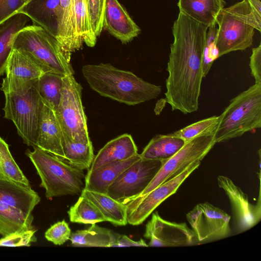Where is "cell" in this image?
Segmentation results:
<instances>
[{"instance_id": "cell-1", "label": "cell", "mask_w": 261, "mask_h": 261, "mask_svg": "<svg viewBox=\"0 0 261 261\" xmlns=\"http://www.w3.org/2000/svg\"><path fill=\"white\" fill-rule=\"evenodd\" d=\"M208 27L180 12L172 31L166 80L165 102L172 111L187 114L199 109L203 77V51Z\"/></svg>"}, {"instance_id": "cell-2", "label": "cell", "mask_w": 261, "mask_h": 261, "mask_svg": "<svg viewBox=\"0 0 261 261\" xmlns=\"http://www.w3.org/2000/svg\"><path fill=\"white\" fill-rule=\"evenodd\" d=\"M89 86L100 95L127 105H136L156 98L161 86L148 83L133 72L110 63L86 65L82 69Z\"/></svg>"}, {"instance_id": "cell-3", "label": "cell", "mask_w": 261, "mask_h": 261, "mask_svg": "<svg viewBox=\"0 0 261 261\" xmlns=\"http://www.w3.org/2000/svg\"><path fill=\"white\" fill-rule=\"evenodd\" d=\"M216 23L218 25L216 45L219 58L252 46L254 30L260 32L261 15L254 10L248 0H243L223 8Z\"/></svg>"}, {"instance_id": "cell-4", "label": "cell", "mask_w": 261, "mask_h": 261, "mask_svg": "<svg viewBox=\"0 0 261 261\" xmlns=\"http://www.w3.org/2000/svg\"><path fill=\"white\" fill-rule=\"evenodd\" d=\"M25 153L34 165L41 179L40 187L45 190V197L75 195L84 189L83 170L35 146Z\"/></svg>"}, {"instance_id": "cell-5", "label": "cell", "mask_w": 261, "mask_h": 261, "mask_svg": "<svg viewBox=\"0 0 261 261\" xmlns=\"http://www.w3.org/2000/svg\"><path fill=\"white\" fill-rule=\"evenodd\" d=\"M216 143L239 137L261 127V84H255L232 98L219 116Z\"/></svg>"}, {"instance_id": "cell-6", "label": "cell", "mask_w": 261, "mask_h": 261, "mask_svg": "<svg viewBox=\"0 0 261 261\" xmlns=\"http://www.w3.org/2000/svg\"><path fill=\"white\" fill-rule=\"evenodd\" d=\"M24 52L44 72L64 75L74 71L56 38L41 27L26 25L15 35L13 49Z\"/></svg>"}, {"instance_id": "cell-7", "label": "cell", "mask_w": 261, "mask_h": 261, "mask_svg": "<svg viewBox=\"0 0 261 261\" xmlns=\"http://www.w3.org/2000/svg\"><path fill=\"white\" fill-rule=\"evenodd\" d=\"M82 87L73 75H64L61 97L55 112L62 136L69 141L89 144L87 118L82 101Z\"/></svg>"}, {"instance_id": "cell-8", "label": "cell", "mask_w": 261, "mask_h": 261, "mask_svg": "<svg viewBox=\"0 0 261 261\" xmlns=\"http://www.w3.org/2000/svg\"><path fill=\"white\" fill-rule=\"evenodd\" d=\"M36 85L24 94L5 93L3 108L4 117L13 121L24 143L33 147L36 146L41 105Z\"/></svg>"}, {"instance_id": "cell-9", "label": "cell", "mask_w": 261, "mask_h": 261, "mask_svg": "<svg viewBox=\"0 0 261 261\" xmlns=\"http://www.w3.org/2000/svg\"><path fill=\"white\" fill-rule=\"evenodd\" d=\"M165 162L140 156L116 178L109 187L107 194L126 204L141 194Z\"/></svg>"}, {"instance_id": "cell-10", "label": "cell", "mask_w": 261, "mask_h": 261, "mask_svg": "<svg viewBox=\"0 0 261 261\" xmlns=\"http://www.w3.org/2000/svg\"><path fill=\"white\" fill-rule=\"evenodd\" d=\"M216 143L215 133L201 135L186 142L174 155L164 163L154 178L140 196L147 194L178 176L191 164L201 162Z\"/></svg>"}, {"instance_id": "cell-11", "label": "cell", "mask_w": 261, "mask_h": 261, "mask_svg": "<svg viewBox=\"0 0 261 261\" xmlns=\"http://www.w3.org/2000/svg\"><path fill=\"white\" fill-rule=\"evenodd\" d=\"M200 163L196 162L191 164L178 176L125 204L127 223L132 225L141 224L159 205L176 193L182 182L199 166Z\"/></svg>"}, {"instance_id": "cell-12", "label": "cell", "mask_w": 261, "mask_h": 261, "mask_svg": "<svg viewBox=\"0 0 261 261\" xmlns=\"http://www.w3.org/2000/svg\"><path fill=\"white\" fill-rule=\"evenodd\" d=\"M186 218L198 241L222 239L231 233L230 216L209 202L197 204Z\"/></svg>"}, {"instance_id": "cell-13", "label": "cell", "mask_w": 261, "mask_h": 261, "mask_svg": "<svg viewBox=\"0 0 261 261\" xmlns=\"http://www.w3.org/2000/svg\"><path fill=\"white\" fill-rule=\"evenodd\" d=\"M44 72L23 51L13 49L5 69L1 90L5 93H27Z\"/></svg>"}, {"instance_id": "cell-14", "label": "cell", "mask_w": 261, "mask_h": 261, "mask_svg": "<svg viewBox=\"0 0 261 261\" xmlns=\"http://www.w3.org/2000/svg\"><path fill=\"white\" fill-rule=\"evenodd\" d=\"M217 181L229 200L235 232L242 233L257 224L261 218L260 192L257 203L253 205L249 202L247 194L228 177L219 175Z\"/></svg>"}, {"instance_id": "cell-15", "label": "cell", "mask_w": 261, "mask_h": 261, "mask_svg": "<svg viewBox=\"0 0 261 261\" xmlns=\"http://www.w3.org/2000/svg\"><path fill=\"white\" fill-rule=\"evenodd\" d=\"M144 237L149 247H180L193 244L195 235L185 222H170L154 212L145 227Z\"/></svg>"}, {"instance_id": "cell-16", "label": "cell", "mask_w": 261, "mask_h": 261, "mask_svg": "<svg viewBox=\"0 0 261 261\" xmlns=\"http://www.w3.org/2000/svg\"><path fill=\"white\" fill-rule=\"evenodd\" d=\"M103 28L122 43L131 41L141 32L140 28L118 0H106Z\"/></svg>"}, {"instance_id": "cell-17", "label": "cell", "mask_w": 261, "mask_h": 261, "mask_svg": "<svg viewBox=\"0 0 261 261\" xmlns=\"http://www.w3.org/2000/svg\"><path fill=\"white\" fill-rule=\"evenodd\" d=\"M62 135L55 112L41 101L36 146L64 160Z\"/></svg>"}, {"instance_id": "cell-18", "label": "cell", "mask_w": 261, "mask_h": 261, "mask_svg": "<svg viewBox=\"0 0 261 261\" xmlns=\"http://www.w3.org/2000/svg\"><path fill=\"white\" fill-rule=\"evenodd\" d=\"M56 39L65 56L70 61L72 53L81 48L76 37L72 0H60Z\"/></svg>"}, {"instance_id": "cell-19", "label": "cell", "mask_w": 261, "mask_h": 261, "mask_svg": "<svg viewBox=\"0 0 261 261\" xmlns=\"http://www.w3.org/2000/svg\"><path fill=\"white\" fill-rule=\"evenodd\" d=\"M0 200L7 204L31 215L41 198L31 186H24L0 179Z\"/></svg>"}, {"instance_id": "cell-20", "label": "cell", "mask_w": 261, "mask_h": 261, "mask_svg": "<svg viewBox=\"0 0 261 261\" xmlns=\"http://www.w3.org/2000/svg\"><path fill=\"white\" fill-rule=\"evenodd\" d=\"M137 146L128 134H123L108 142L94 156L88 170L115 161L128 160L138 154Z\"/></svg>"}, {"instance_id": "cell-21", "label": "cell", "mask_w": 261, "mask_h": 261, "mask_svg": "<svg viewBox=\"0 0 261 261\" xmlns=\"http://www.w3.org/2000/svg\"><path fill=\"white\" fill-rule=\"evenodd\" d=\"M59 5L60 0H31L18 13L26 15L33 24L41 27L56 38Z\"/></svg>"}, {"instance_id": "cell-22", "label": "cell", "mask_w": 261, "mask_h": 261, "mask_svg": "<svg viewBox=\"0 0 261 261\" xmlns=\"http://www.w3.org/2000/svg\"><path fill=\"white\" fill-rule=\"evenodd\" d=\"M140 158V154L124 161H115L93 170H88L85 177L84 189L98 193H107L110 185L125 169Z\"/></svg>"}, {"instance_id": "cell-23", "label": "cell", "mask_w": 261, "mask_h": 261, "mask_svg": "<svg viewBox=\"0 0 261 261\" xmlns=\"http://www.w3.org/2000/svg\"><path fill=\"white\" fill-rule=\"evenodd\" d=\"M224 0H178L179 12L203 24L216 23L217 16L224 7Z\"/></svg>"}, {"instance_id": "cell-24", "label": "cell", "mask_w": 261, "mask_h": 261, "mask_svg": "<svg viewBox=\"0 0 261 261\" xmlns=\"http://www.w3.org/2000/svg\"><path fill=\"white\" fill-rule=\"evenodd\" d=\"M82 196L94 204L106 219L115 226H124L127 224L126 206L113 199L107 194L83 189Z\"/></svg>"}, {"instance_id": "cell-25", "label": "cell", "mask_w": 261, "mask_h": 261, "mask_svg": "<svg viewBox=\"0 0 261 261\" xmlns=\"http://www.w3.org/2000/svg\"><path fill=\"white\" fill-rule=\"evenodd\" d=\"M29 19L26 15L17 13L0 23V76L5 72L15 35Z\"/></svg>"}, {"instance_id": "cell-26", "label": "cell", "mask_w": 261, "mask_h": 261, "mask_svg": "<svg viewBox=\"0 0 261 261\" xmlns=\"http://www.w3.org/2000/svg\"><path fill=\"white\" fill-rule=\"evenodd\" d=\"M186 142L172 134L157 135L143 149L141 158L166 161L174 155Z\"/></svg>"}, {"instance_id": "cell-27", "label": "cell", "mask_w": 261, "mask_h": 261, "mask_svg": "<svg viewBox=\"0 0 261 261\" xmlns=\"http://www.w3.org/2000/svg\"><path fill=\"white\" fill-rule=\"evenodd\" d=\"M117 234L108 228L93 224L87 229L72 233L69 240L74 247H112Z\"/></svg>"}, {"instance_id": "cell-28", "label": "cell", "mask_w": 261, "mask_h": 261, "mask_svg": "<svg viewBox=\"0 0 261 261\" xmlns=\"http://www.w3.org/2000/svg\"><path fill=\"white\" fill-rule=\"evenodd\" d=\"M34 217L0 200V234L4 237L17 231L34 228Z\"/></svg>"}, {"instance_id": "cell-29", "label": "cell", "mask_w": 261, "mask_h": 261, "mask_svg": "<svg viewBox=\"0 0 261 261\" xmlns=\"http://www.w3.org/2000/svg\"><path fill=\"white\" fill-rule=\"evenodd\" d=\"M64 75L46 72L37 82V89L43 103L55 112L60 101Z\"/></svg>"}, {"instance_id": "cell-30", "label": "cell", "mask_w": 261, "mask_h": 261, "mask_svg": "<svg viewBox=\"0 0 261 261\" xmlns=\"http://www.w3.org/2000/svg\"><path fill=\"white\" fill-rule=\"evenodd\" d=\"M64 161L81 170H89L94 158L92 143L69 141L62 135Z\"/></svg>"}, {"instance_id": "cell-31", "label": "cell", "mask_w": 261, "mask_h": 261, "mask_svg": "<svg viewBox=\"0 0 261 261\" xmlns=\"http://www.w3.org/2000/svg\"><path fill=\"white\" fill-rule=\"evenodd\" d=\"M72 1L77 43L81 47L83 42L89 47H93L96 44L97 37L90 25L85 0Z\"/></svg>"}, {"instance_id": "cell-32", "label": "cell", "mask_w": 261, "mask_h": 261, "mask_svg": "<svg viewBox=\"0 0 261 261\" xmlns=\"http://www.w3.org/2000/svg\"><path fill=\"white\" fill-rule=\"evenodd\" d=\"M0 179L30 186L27 178L14 161L7 143L0 137Z\"/></svg>"}, {"instance_id": "cell-33", "label": "cell", "mask_w": 261, "mask_h": 261, "mask_svg": "<svg viewBox=\"0 0 261 261\" xmlns=\"http://www.w3.org/2000/svg\"><path fill=\"white\" fill-rule=\"evenodd\" d=\"M70 221L84 224H93L107 221L106 218L90 201L81 196L68 211Z\"/></svg>"}, {"instance_id": "cell-34", "label": "cell", "mask_w": 261, "mask_h": 261, "mask_svg": "<svg viewBox=\"0 0 261 261\" xmlns=\"http://www.w3.org/2000/svg\"><path fill=\"white\" fill-rule=\"evenodd\" d=\"M219 120V116H214L191 124L173 133L172 134L180 138L186 142L201 135L214 133Z\"/></svg>"}, {"instance_id": "cell-35", "label": "cell", "mask_w": 261, "mask_h": 261, "mask_svg": "<svg viewBox=\"0 0 261 261\" xmlns=\"http://www.w3.org/2000/svg\"><path fill=\"white\" fill-rule=\"evenodd\" d=\"M216 23L208 27L203 51L202 69L203 77L207 74L215 60L219 58L218 50L216 45L217 32Z\"/></svg>"}, {"instance_id": "cell-36", "label": "cell", "mask_w": 261, "mask_h": 261, "mask_svg": "<svg viewBox=\"0 0 261 261\" xmlns=\"http://www.w3.org/2000/svg\"><path fill=\"white\" fill-rule=\"evenodd\" d=\"M92 30L96 37L103 29L106 0H85Z\"/></svg>"}, {"instance_id": "cell-37", "label": "cell", "mask_w": 261, "mask_h": 261, "mask_svg": "<svg viewBox=\"0 0 261 261\" xmlns=\"http://www.w3.org/2000/svg\"><path fill=\"white\" fill-rule=\"evenodd\" d=\"M34 228L23 230L7 235L0 239V246L18 247L30 246L31 243L36 242Z\"/></svg>"}, {"instance_id": "cell-38", "label": "cell", "mask_w": 261, "mask_h": 261, "mask_svg": "<svg viewBox=\"0 0 261 261\" xmlns=\"http://www.w3.org/2000/svg\"><path fill=\"white\" fill-rule=\"evenodd\" d=\"M71 234L68 224L64 220L51 225L45 232L46 239L56 245H61L70 239Z\"/></svg>"}, {"instance_id": "cell-39", "label": "cell", "mask_w": 261, "mask_h": 261, "mask_svg": "<svg viewBox=\"0 0 261 261\" xmlns=\"http://www.w3.org/2000/svg\"><path fill=\"white\" fill-rule=\"evenodd\" d=\"M21 8L20 0H0V23L17 13Z\"/></svg>"}, {"instance_id": "cell-40", "label": "cell", "mask_w": 261, "mask_h": 261, "mask_svg": "<svg viewBox=\"0 0 261 261\" xmlns=\"http://www.w3.org/2000/svg\"><path fill=\"white\" fill-rule=\"evenodd\" d=\"M249 66L255 84H261V44L252 49Z\"/></svg>"}, {"instance_id": "cell-41", "label": "cell", "mask_w": 261, "mask_h": 261, "mask_svg": "<svg viewBox=\"0 0 261 261\" xmlns=\"http://www.w3.org/2000/svg\"><path fill=\"white\" fill-rule=\"evenodd\" d=\"M141 246L148 247L143 239L139 241H134L125 235H121L117 233L116 239L112 247H130Z\"/></svg>"}, {"instance_id": "cell-42", "label": "cell", "mask_w": 261, "mask_h": 261, "mask_svg": "<svg viewBox=\"0 0 261 261\" xmlns=\"http://www.w3.org/2000/svg\"><path fill=\"white\" fill-rule=\"evenodd\" d=\"M254 10L261 15V3L260 0H248Z\"/></svg>"}, {"instance_id": "cell-43", "label": "cell", "mask_w": 261, "mask_h": 261, "mask_svg": "<svg viewBox=\"0 0 261 261\" xmlns=\"http://www.w3.org/2000/svg\"><path fill=\"white\" fill-rule=\"evenodd\" d=\"M22 4V7L25 5L27 3H28L31 0H20Z\"/></svg>"}]
</instances>
